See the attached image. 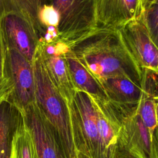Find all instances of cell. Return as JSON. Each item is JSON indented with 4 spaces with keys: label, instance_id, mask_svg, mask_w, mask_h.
Wrapping results in <instances>:
<instances>
[{
    "label": "cell",
    "instance_id": "1",
    "mask_svg": "<svg viewBox=\"0 0 158 158\" xmlns=\"http://www.w3.org/2000/svg\"><path fill=\"white\" fill-rule=\"evenodd\" d=\"M69 48L99 84L109 79L125 78L142 88L143 70L118 28L98 26Z\"/></svg>",
    "mask_w": 158,
    "mask_h": 158
},
{
    "label": "cell",
    "instance_id": "2",
    "mask_svg": "<svg viewBox=\"0 0 158 158\" xmlns=\"http://www.w3.org/2000/svg\"><path fill=\"white\" fill-rule=\"evenodd\" d=\"M38 46L32 61L35 103L52 126L63 158H77L68 103L51 80Z\"/></svg>",
    "mask_w": 158,
    "mask_h": 158
},
{
    "label": "cell",
    "instance_id": "3",
    "mask_svg": "<svg viewBox=\"0 0 158 158\" xmlns=\"http://www.w3.org/2000/svg\"><path fill=\"white\" fill-rule=\"evenodd\" d=\"M98 0H44L57 12L59 39L68 46L98 27Z\"/></svg>",
    "mask_w": 158,
    "mask_h": 158
},
{
    "label": "cell",
    "instance_id": "4",
    "mask_svg": "<svg viewBox=\"0 0 158 158\" xmlns=\"http://www.w3.org/2000/svg\"><path fill=\"white\" fill-rule=\"evenodd\" d=\"M68 105L77 152L90 158H102L94 100L86 93L76 90Z\"/></svg>",
    "mask_w": 158,
    "mask_h": 158
},
{
    "label": "cell",
    "instance_id": "5",
    "mask_svg": "<svg viewBox=\"0 0 158 158\" xmlns=\"http://www.w3.org/2000/svg\"><path fill=\"white\" fill-rule=\"evenodd\" d=\"M117 144L135 158H158L157 132H151L137 112L122 120Z\"/></svg>",
    "mask_w": 158,
    "mask_h": 158
},
{
    "label": "cell",
    "instance_id": "6",
    "mask_svg": "<svg viewBox=\"0 0 158 158\" xmlns=\"http://www.w3.org/2000/svg\"><path fill=\"white\" fill-rule=\"evenodd\" d=\"M0 26L7 47L15 49L32 62L40 36L28 20L19 12H6L0 19Z\"/></svg>",
    "mask_w": 158,
    "mask_h": 158
},
{
    "label": "cell",
    "instance_id": "7",
    "mask_svg": "<svg viewBox=\"0 0 158 158\" xmlns=\"http://www.w3.org/2000/svg\"><path fill=\"white\" fill-rule=\"evenodd\" d=\"M7 62L13 86L9 100L23 111L35 102L32 62L15 49L8 47Z\"/></svg>",
    "mask_w": 158,
    "mask_h": 158
},
{
    "label": "cell",
    "instance_id": "8",
    "mask_svg": "<svg viewBox=\"0 0 158 158\" xmlns=\"http://www.w3.org/2000/svg\"><path fill=\"white\" fill-rule=\"evenodd\" d=\"M122 38L139 67L158 72V49L144 25L141 17L119 28Z\"/></svg>",
    "mask_w": 158,
    "mask_h": 158
},
{
    "label": "cell",
    "instance_id": "9",
    "mask_svg": "<svg viewBox=\"0 0 158 158\" xmlns=\"http://www.w3.org/2000/svg\"><path fill=\"white\" fill-rule=\"evenodd\" d=\"M21 112L31 136L36 157L63 158L54 130L35 102Z\"/></svg>",
    "mask_w": 158,
    "mask_h": 158
},
{
    "label": "cell",
    "instance_id": "10",
    "mask_svg": "<svg viewBox=\"0 0 158 158\" xmlns=\"http://www.w3.org/2000/svg\"><path fill=\"white\" fill-rule=\"evenodd\" d=\"M42 58L49 76L61 95L69 104L75 93L65 59L68 46L60 40L49 44L39 41Z\"/></svg>",
    "mask_w": 158,
    "mask_h": 158
},
{
    "label": "cell",
    "instance_id": "11",
    "mask_svg": "<svg viewBox=\"0 0 158 158\" xmlns=\"http://www.w3.org/2000/svg\"><path fill=\"white\" fill-rule=\"evenodd\" d=\"M100 85L111 105L123 118L137 112L142 88L125 78L109 79Z\"/></svg>",
    "mask_w": 158,
    "mask_h": 158
},
{
    "label": "cell",
    "instance_id": "12",
    "mask_svg": "<svg viewBox=\"0 0 158 158\" xmlns=\"http://www.w3.org/2000/svg\"><path fill=\"white\" fill-rule=\"evenodd\" d=\"M144 9L142 0H98V26L119 28L131 20L140 19Z\"/></svg>",
    "mask_w": 158,
    "mask_h": 158
},
{
    "label": "cell",
    "instance_id": "13",
    "mask_svg": "<svg viewBox=\"0 0 158 158\" xmlns=\"http://www.w3.org/2000/svg\"><path fill=\"white\" fill-rule=\"evenodd\" d=\"M64 56L75 89L84 91L94 99L108 100L101 85L79 62L69 46Z\"/></svg>",
    "mask_w": 158,
    "mask_h": 158
},
{
    "label": "cell",
    "instance_id": "14",
    "mask_svg": "<svg viewBox=\"0 0 158 158\" xmlns=\"http://www.w3.org/2000/svg\"><path fill=\"white\" fill-rule=\"evenodd\" d=\"M22 112L9 99L0 101V158H8Z\"/></svg>",
    "mask_w": 158,
    "mask_h": 158
},
{
    "label": "cell",
    "instance_id": "15",
    "mask_svg": "<svg viewBox=\"0 0 158 158\" xmlns=\"http://www.w3.org/2000/svg\"><path fill=\"white\" fill-rule=\"evenodd\" d=\"M8 158H37L34 144L23 115L14 133Z\"/></svg>",
    "mask_w": 158,
    "mask_h": 158
},
{
    "label": "cell",
    "instance_id": "16",
    "mask_svg": "<svg viewBox=\"0 0 158 158\" xmlns=\"http://www.w3.org/2000/svg\"><path fill=\"white\" fill-rule=\"evenodd\" d=\"M157 96L143 91L137 113L145 126L152 133L157 132Z\"/></svg>",
    "mask_w": 158,
    "mask_h": 158
},
{
    "label": "cell",
    "instance_id": "17",
    "mask_svg": "<svg viewBox=\"0 0 158 158\" xmlns=\"http://www.w3.org/2000/svg\"><path fill=\"white\" fill-rule=\"evenodd\" d=\"M12 89L7 62V46L0 26V101L8 99Z\"/></svg>",
    "mask_w": 158,
    "mask_h": 158
},
{
    "label": "cell",
    "instance_id": "18",
    "mask_svg": "<svg viewBox=\"0 0 158 158\" xmlns=\"http://www.w3.org/2000/svg\"><path fill=\"white\" fill-rule=\"evenodd\" d=\"M142 21L154 43L157 45L158 36V6L155 3L145 8L141 16Z\"/></svg>",
    "mask_w": 158,
    "mask_h": 158
},
{
    "label": "cell",
    "instance_id": "19",
    "mask_svg": "<svg viewBox=\"0 0 158 158\" xmlns=\"http://www.w3.org/2000/svg\"><path fill=\"white\" fill-rule=\"evenodd\" d=\"M38 20L43 31L45 27L49 26H53L57 28L59 17L57 12L52 6L43 4L39 11Z\"/></svg>",
    "mask_w": 158,
    "mask_h": 158
},
{
    "label": "cell",
    "instance_id": "20",
    "mask_svg": "<svg viewBox=\"0 0 158 158\" xmlns=\"http://www.w3.org/2000/svg\"><path fill=\"white\" fill-rule=\"evenodd\" d=\"M111 158H135L117 144Z\"/></svg>",
    "mask_w": 158,
    "mask_h": 158
},
{
    "label": "cell",
    "instance_id": "21",
    "mask_svg": "<svg viewBox=\"0 0 158 158\" xmlns=\"http://www.w3.org/2000/svg\"><path fill=\"white\" fill-rule=\"evenodd\" d=\"M6 12H8V8H7L6 1L0 0V19Z\"/></svg>",
    "mask_w": 158,
    "mask_h": 158
},
{
    "label": "cell",
    "instance_id": "22",
    "mask_svg": "<svg viewBox=\"0 0 158 158\" xmlns=\"http://www.w3.org/2000/svg\"><path fill=\"white\" fill-rule=\"evenodd\" d=\"M77 158H90V157L84 154L77 152Z\"/></svg>",
    "mask_w": 158,
    "mask_h": 158
}]
</instances>
